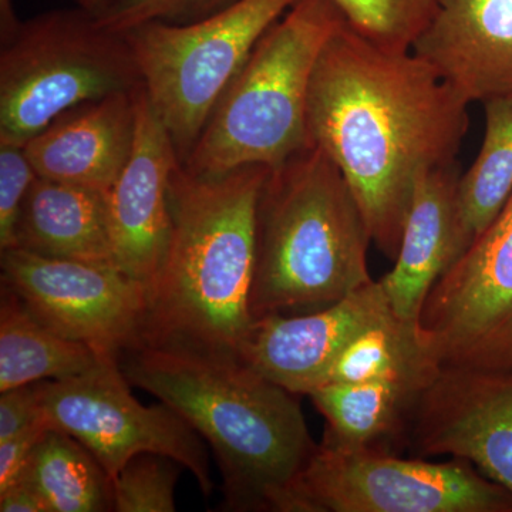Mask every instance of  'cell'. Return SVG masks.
I'll return each mask as SVG.
<instances>
[{
  "mask_svg": "<svg viewBox=\"0 0 512 512\" xmlns=\"http://www.w3.org/2000/svg\"><path fill=\"white\" fill-rule=\"evenodd\" d=\"M49 429L45 417L16 436L0 443V491L18 481L25 471L37 441Z\"/></svg>",
  "mask_w": 512,
  "mask_h": 512,
  "instance_id": "f1b7e54d",
  "label": "cell"
},
{
  "mask_svg": "<svg viewBox=\"0 0 512 512\" xmlns=\"http://www.w3.org/2000/svg\"><path fill=\"white\" fill-rule=\"evenodd\" d=\"M370 242L355 194L322 148L269 170L256 208L252 319L323 311L369 284Z\"/></svg>",
  "mask_w": 512,
  "mask_h": 512,
  "instance_id": "277c9868",
  "label": "cell"
},
{
  "mask_svg": "<svg viewBox=\"0 0 512 512\" xmlns=\"http://www.w3.org/2000/svg\"><path fill=\"white\" fill-rule=\"evenodd\" d=\"M239 0H123L99 19L101 25L124 33L148 22H195L227 9Z\"/></svg>",
  "mask_w": 512,
  "mask_h": 512,
  "instance_id": "484cf974",
  "label": "cell"
},
{
  "mask_svg": "<svg viewBox=\"0 0 512 512\" xmlns=\"http://www.w3.org/2000/svg\"><path fill=\"white\" fill-rule=\"evenodd\" d=\"M23 480L47 512L113 511V481L97 458L70 434L53 427L37 441Z\"/></svg>",
  "mask_w": 512,
  "mask_h": 512,
  "instance_id": "603a6c76",
  "label": "cell"
},
{
  "mask_svg": "<svg viewBox=\"0 0 512 512\" xmlns=\"http://www.w3.org/2000/svg\"><path fill=\"white\" fill-rule=\"evenodd\" d=\"M136 101L133 153L109 191L110 229L117 268L148 288L170 244V183L181 161L144 87Z\"/></svg>",
  "mask_w": 512,
  "mask_h": 512,
  "instance_id": "4fadbf2b",
  "label": "cell"
},
{
  "mask_svg": "<svg viewBox=\"0 0 512 512\" xmlns=\"http://www.w3.org/2000/svg\"><path fill=\"white\" fill-rule=\"evenodd\" d=\"M171 458L144 453L131 458L113 480V511L173 512L177 470Z\"/></svg>",
  "mask_w": 512,
  "mask_h": 512,
  "instance_id": "d4e9b609",
  "label": "cell"
},
{
  "mask_svg": "<svg viewBox=\"0 0 512 512\" xmlns=\"http://www.w3.org/2000/svg\"><path fill=\"white\" fill-rule=\"evenodd\" d=\"M2 286L64 338L120 357L140 340L147 286L114 265L46 258L10 248L2 252Z\"/></svg>",
  "mask_w": 512,
  "mask_h": 512,
  "instance_id": "8fae6325",
  "label": "cell"
},
{
  "mask_svg": "<svg viewBox=\"0 0 512 512\" xmlns=\"http://www.w3.org/2000/svg\"><path fill=\"white\" fill-rule=\"evenodd\" d=\"M49 427L83 444L111 481L131 458L151 453L188 468L202 493H212L208 453L188 421L165 403L143 406L119 359L109 357L84 375L35 383Z\"/></svg>",
  "mask_w": 512,
  "mask_h": 512,
  "instance_id": "9c48e42d",
  "label": "cell"
},
{
  "mask_svg": "<svg viewBox=\"0 0 512 512\" xmlns=\"http://www.w3.org/2000/svg\"><path fill=\"white\" fill-rule=\"evenodd\" d=\"M119 365L211 444L227 510L296 512V483L318 444L295 394L235 356L136 346Z\"/></svg>",
  "mask_w": 512,
  "mask_h": 512,
  "instance_id": "7a4b0ae2",
  "label": "cell"
},
{
  "mask_svg": "<svg viewBox=\"0 0 512 512\" xmlns=\"http://www.w3.org/2000/svg\"><path fill=\"white\" fill-rule=\"evenodd\" d=\"M109 357L113 356L101 355L86 343L47 328L16 293L2 286L0 392L84 375Z\"/></svg>",
  "mask_w": 512,
  "mask_h": 512,
  "instance_id": "ffe728a7",
  "label": "cell"
},
{
  "mask_svg": "<svg viewBox=\"0 0 512 512\" xmlns=\"http://www.w3.org/2000/svg\"><path fill=\"white\" fill-rule=\"evenodd\" d=\"M268 174L258 164L214 177L175 167L170 244L147 288L137 346L239 357L254 323L256 208Z\"/></svg>",
  "mask_w": 512,
  "mask_h": 512,
  "instance_id": "3957f363",
  "label": "cell"
},
{
  "mask_svg": "<svg viewBox=\"0 0 512 512\" xmlns=\"http://www.w3.org/2000/svg\"><path fill=\"white\" fill-rule=\"evenodd\" d=\"M0 393V443L45 417L35 383Z\"/></svg>",
  "mask_w": 512,
  "mask_h": 512,
  "instance_id": "83f0119b",
  "label": "cell"
},
{
  "mask_svg": "<svg viewBox=\"0 0 512 512\" xmlns=\"http://www.w3.org/2000/svg\"><path fill=\"white\" fill-rule=\"evenodd\" d=\"M406 447L466 460L512 494V372L441 366L417 397Z\"/></svg>",
  "mask_w": 512,
  "mask_h": 512,
  "instance_id": "7c38bea8",
  "label": "cell"
},
{
  "mask_svg": "<svg viewBox=\"0 0 512 512\" xmlns=\"http://www.w3.org/2000/svg\"><path fill=\"white\" fill-rule=\"evenodd\" d=\"M440 367L419 320L402 319L393 312L350 340L320 386L396 382L426 387Z\"/></svg>",
  "mask_w": 512,
  "mask_h": 512,
  "instance_id": "7402d4cb",
  "label": "cell"
},
{
  "mask_svg": "<svg viewBox=\"0 0 512 512\" xmlns=\"http://www.w3.org/2000/svg\"><path fill=\"white\" fill-rule=\"evenodd\" d=\"M333 0H296L256 43L185 158L214 177L245 167H281L311 144L309 89L320 52L345 23Z\"/></svg>",
  "mask_w": 512,
  "mask_h": 512,
  "instance_id": "5b68a950",
  "label": "cell"
},
{
  "mask_svg": "<svg viewBox=\"0 0 512 512\" xmlns=\"http://www.w3.org/2000/svg\"><path fill=\"white\" fill-rule=\"evenodd\" d=\"M460 165L424 171L414 185L394 268L379 279L394 315L419 320L427 296L457 261L456 200Z\"/></svg>",
  "mask_w": 512,
  "mask_h": 512,
  "instance_id": "e0dca14e",
  "label": "cell"
},
{
  "mask_svg": "<svg viewBox=\"0 0 512 512\" xmlns=\"http://www.w3.org/2000/svg\"><path fill=\"white\" fill-rule=\"evenodd\" d=\"M37 175L25 147L0 143V251L15 247L23 202Z\"/></svg>",
  "mask_w": 512,
  "mask_h": 512,
  "instance_id": "4316f807",
  "label": "cell"
},
{
  "mask_svg": "<svg viewBox=\"0 0 512 512\" xmlns=\"http://www.w3.org/2000/svg\"><path fill=\"white\" fill-rule=\"evenodd\" d=\"M73 2L76 3L77 8L86 10L90 15L103 18L104 15L119 6L123 0H73Z\"/></svg>",
  "mask_w": 512,
  "mask_h": 512,
  "instance_id": "1f68e13d",
  "label": "cell"
},
{
  "mask_svg": "<svg viewBox=\"0 0 512 512\" xmlns=\"http://www.w3.org/2000/svg\"><path fill=\"white\" fill-rule=\"evenodd\" d=\"M390 313L383 285L372 281L323 311L255 319L239 359L288 392L308 396L350 340Z\"/></svg>",
  "mask_w": 512,
  "mask_h": 512,
  "instance_id": "5bb4252c",
  "label": "cell"
},
{
  "mask_svg": "<svg viewBox=\"0 0 512 512\" xmlns=\"http://www.w3.org/2000/svg\"><path fill=\"white\" fill-rule=\"evenodd\" d=\"M295 2L239 0L195 22H148L124 32L181 163L256 43Z\"/></svg>",
  "mask_w": 512,
  "mask_h": 512,
  "instance_id": "52a82bcc",
  "label": "cell"
},
{
  "mask_svg": "<svg viewBox=\"0 0 512 512\" xmlns=\"http://www.w3.org/2000/svg\"><path fill=\"white\" fill-rule=\"evenodd\" d=\"M0 511L47 512V508L35 488L28 481L19 478L6 490L0 491Z\"/></svg>",
  "mask_w": 512,
  "mask_h": 512,
  "instance_id": "f546056e",
  "label": "cell"
},
{
  "mask_svg": "<svg viewBox=\"0 0 512 512\" xmlns=\"http://www.w3.org/2000/svg\"><path fill=\"white\" fill-rule=\"evenodd\" d=\"M296 512H512V494L466 460L430 463L382 448L318 444L295 488Z\"/></svg>",
  "mask_w": 512,
  "mask_h": 512,
  "instance_id": "ba28073f",
  "label": "cell"
},
{
  "mask_svg": "<svg viewBox=\"0 0 512 512\" xmlns=\"http://www.w3.org/2000/svg\"><path fill=\"white\" fill-rule=\"evenodd\" d=\"M412 53L468 104L512 92V0H437Z\"/></svg>",
  "mask_w": 512,
  "mask_h": 512,
  "instance_id": "9a60e30c",
  "label": "cell"
},
{
  "mask_svg": "<svg viewBox=\"0 0 512 512\" xmlns=\"http://www.w3.org/2000/svg\"><path fill=\"white\" fill-rule=\"evenodd\" d=\"M137 92L80 104L52 121L23 146L37 175L109 192L133 153Z\"/></svg>",
  "mask_w": 512,
  "mask_h": 512,
  "instance_id": "2e32d148",
  "label": "cell"
},
{
  "mask_svg": "<svg viewBox=\"0 0 512 512\" xmlns=\"http://www.w3.org/2000/svg\"><path fill=\"white\" fill-rule=\"evenodd\" d=\"M20 22L13 0H0V43L8 42L18 30Z\"/></svg>",
  "mask_w": 512,
  "mask_h": 512,
  "instance_id": "4dcf8cb0",
  "label": "cell"
},
{
  "mask_svg": "<svg viewBox=\"0 0 512 512\" xmlns=\"http://www.w3.org/2000/svg\"><path fill=\"white\" fill-rule=\"evenodd\" d=\"M13 248L46 258L116 266L109 192L37 177L20 210Z\"/></svg>",
  "mask_w": 512,
  "mask_h": 512,
  "instance_id": "ac0fdd59",
  "label": "cell"
},
{
  "mask_svg": "<svg viewBox=\"0 0 512 512\" xmlns=\"http://www.w3.org/2000/svg\"><path fill=\"white\" fill-rule=\"evenodd\" d=\"M143 87L126 35L80 8L25 22L0 50V143L25 146L66 111Z\"/></svg>",
  "mask_w": 512,
  "mask_h": 512,
  "instance_id": "8992f818",
  "label": "cell"
},
{
  "mask_svg": "<svg viewBox=\"0 0 512 512\" xmlns=\"http://www.w3.org/2000/svg\"><path fill=\"white\" fill-rule=\"evenodd\" d=\"M420 326L441 366L512 372V195L431 288Z\"/></svg>",
  "mask_w": 512,
  "mask_h": 512,
  "instance_id": "30bf717a",
  "label": "cell"
},
{
  "mask_svg": "<svg viewBox=\"0 0 512 512\" xmlns=\"http://www.w3.org/2000/svg\"><path fill=\"white\" fill-rule=\"evenodd\" d=\"M346 23L389 52H410L433 18L437 0H333Z\"/></svg>",
  "mask_w": 512,
  "mask_h": 512,
  "instance_id": "cb8c5ba5",
  "label": "cell"
},
{
  "mask_svg": "<svg viewBox=\"0 0 512 512\" xmlns=\"http://www.w3.org/2000/svg\"><path fill=\"white\" fill-rule=\"evenodd\" d=\"M423 389L412 383H330L308 396L326 420L325 446L394 453L396 444L406 446L410 416Z\"/></svg>",
  "mask_w": 512,
  "mask_h": 512,
  "instance_id": "d6986e66",
  "label": "cell"
},
{
  "mask_svg": "<svg viewBox=\"0 0 512 512\" xmlns=\"http://www.w3.org/2000/svg\"><path fill=\"white\" fill-rule=\"evenodd\" d=\"M484 113L480 153L458 181L457 259L487 231L512 195V92L485 100Z\"/></svg>",
  "mask_w": 512,
  "mask_h": 512,
  "instance_id": "44dd1931",
  "label": "cell"
},
{
  "mask_svg": "<svg viewBox=\"0 0 512 512\" xmlns=\"http://www.w3.org/2000/svg\"><path fill=\"white\" fill-rule=\"evenodd\" d=\"M467 107L420 57L380 49L346 22L320 52L309 89V138L342 171L387 258L399 252L420 175L456 163Z\"/></svg>",
  "mask_w": 512,
  "mask_h": 512,
  "instance_id": "6da1fadb",
  "label": "cell"
}]
</instances>
